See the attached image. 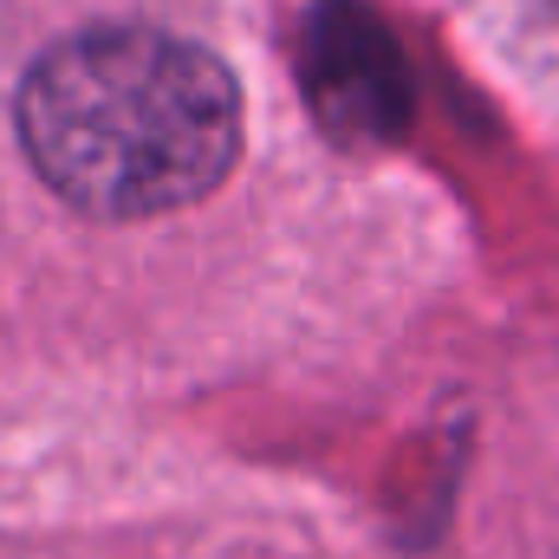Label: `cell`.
<instances>
[{
	"label": "cell",
	"mask_w": 559,
	"mask_h": 559,
	"mask_svg": "<svg viewBox=\"0 0 559 559\" xmlns=\"http://www.w3.org/2000/svg\"><path fill=\"white\" fill-rule=\"evenodd\" d=\"M20 143L79 215L143 222L222 189L241 156V92L195 39L85 26L26 72Z\"/></svg>",
	"instance_id": "cell-1"
}]
</instances>
